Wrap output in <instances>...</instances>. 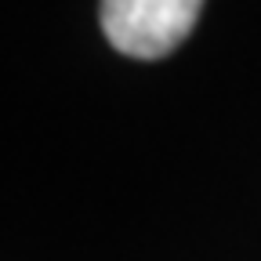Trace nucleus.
Masks as SVG:
<instances>
[{"label": "nucleus", "instance_id": "nucleus-1", "mask_svg": "<svg viewBox=\"0 0 261 261\" xmlns=\"http://www.w3.org/2000/svg\"><path fill=\"white\" fill-rule=\"evenodd\" d=\"M203 0H102L106 40L127 58H163L196 29Z\"/></svg>", "mask_w": 261, "mask_h": 261}]
</instances>
